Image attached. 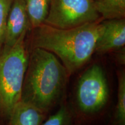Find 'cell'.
<instances>
[{
  "mask_svg": "<svg viewBox=\"0 0 125 125\" xmlns=\"http://www.w3.org/2000/svg\"><path fill=\"white\" fill-rule=\"evenodd\" d=\"M103 29L97 41L94 53L105 54L125 48V18L104 20Z\"/></svg>",
  "mask_w": 125,
  "mask_h": 125,
  "instance_id": "cell-7",
  "label": "cell"
},
{
  "mask_svg": "<svg viewBox=\"0 0 125 125\" xmlns=\"http://www.w3.org/2000/svg\"><path fill=\"white\" fill-rule=\"evenodd\" d=\"M13 0H0V52L4 45L6 25Z\"/></svg>",
  "mask_w": 125,
  "mask_h": 125,
  "instance_id": "cell-13",
  "label": "cell"
},
{
  "mask_svg": "<svg viewBox=\"0 0 125 125\" xmlns=\"http://www.w3.org/2000/svg\"><path fill=\"white\" fill-rule=\"evenodd\" d=\"M118 97L112 125H125V73L120 71L118 75Z\"/></svg>",
  "mask_w": 125,
  "mask_h": 125,
  "instance_id": "cell-11",
  "label": "cell"
},
{
  "mask_svg": "<svg viewBox=\"0 0 125 125\" xmlns=\"http://www.w3.org/2000/svg\"><path fill=\"white\" fill-rule=\"evenodd\" d=\"M24 31L10 49L0 52V116L8 119L21 100L23 80L29 61Z\"/></svg>",
  "mask_w": 125,
  "mask_h": 125,
  "instance_id": "cell-3",
  "label": "cell"
},
{
  "mask_svg": "<svg viewBox=\"0 0 125 125\" xmlns=\"http://www.w3.org/2000/svg\"><path fill=\"white\" fill-rule=\"evenodd\" d=\"M101 21L62 29L45 23L31 29V48L46 50L57 56L69 75L86 64L94 53L103 29Z\"/></svg>",
  "mask_w": 125,
  "mask_h": 125,
  "instance_id": "cell-1",
  "label": "cell"
},
{
  "mask_svg": "<svg viewBox=\"0 0 125 125\" xmlns=\"http://www.w3.org/2000/svg\"><path fill=\"white\" fill-rule=\"evenodd\" d=\"M103 20L125 18V0H93Z\"/></svg>",
  "mask_w": 125,
  "mask_h": 125,
  "instance_id": "cell-9",
  "label": "cell"
},
{
  "mask_svg": "<svg viewBox=\"0 0 125 125\" xmlns=\"http://www.w3.org/2000/svg\"><path fill=\"white\" fill-rule=\"evenodd\" d=\"M46 114L33 105L20 100L8 118V125H42Z\"/></svg>",
  "mask_w": 125,
  "mask_h": 125,
  "instance_id": "cell-8",
  "label": "cell"
},
{
  "mask_svg": "<svg viewBox=\"0 0 125 125\" xmlns=\"http://www.w3.org/2000/svg\"><path fill=\"white\" fill-rule=\"evenodd\" d=\"M69 75L53 53L32 48L23 80L21 101L47 114L63 95Z\"/></svg>",
  "mask_w": 125,
  "mask_h": 125,
  "instance_id": "cell-2",
  "label": "cell"
},
{
  "mask_svg": "<svg viewBox=\"0 0 125 125\" xmlns=\"http://www.w3.org/2000/svg\"><path fill=\"white\" fill-rule=\"evenodd\" d=\"M31 30L29 15L23 0H13L9 9L2 50L11 48L26 31Z\"/></svg>",
  "mask_w": 125,
  "mask_h": 125,
  "instance_id": "cell-6",
  "label": "cell"
},
{
  "mask_svg": "<svg viewBox=\"0 0 125 125\" xmlns=\"http://www.w3.org/2000/svg\"><path fill=\"white\" fill-rule=\"evenodd\" d=\"M42 125H74V118L69 109L66 106L62 105Z\"/></svg>",
  "mask_w": 125,
  "mask_h": 125,
  "instance_id": "cell-12",
  "label": "cell"
},
{
  "mask_svg": "<svg viewBox=\"0 0 125 125\" xmlns=\"http://www.w3.org/2000/svg\"><path fill=\"white\" fill-rule=\"evenodd\" d=\"M124 48L122 49V52H121V53H119L118 56H117L118 57V62H120L122 64H123V62L125 63V50L123 51V52H122Z\"/></svg>",
  "mask_w": 125,
  "mask_h": 125,
  "instance_id": "cell-14",
  "label": "cell"
},
{
  "mask_svg": "<svg viewBox=\"0 0 125 125\" xmlns=\"http://www.w3.org/2000/svg\"><path fill=\"white\" fill-rule=\"evenodd\" d=\"M29 15L31 30L43 24L49 12L51 0H23Z\"/></svg>",
  "mask_w": 125,
  "mask_h": 125,
  "instance_id": "cell-10",
  "label": "cell"
},
{
  "mask_svg": "<svg viewBox=\"0 0 125 125\" xmlns=\"http://www.w3.org/2000/svg\"><path fill=\"white\" fill-rule=\"evenodd\" d=\"M103 20L93 0H51L44 23L62 29Z\"/></svg>",
  "mask_w": 125,
  "mask_h": 125,
  "instance_id": "cell-5",
  "label": "cell"
},
{
  "mask_svg": "<svg viewBox=\"0 0 125 125\" xmlns=\"http://www.w3.org/2000/svg\"><path fill=\"white\" fill-rule=\"evenodd\" d=\"M109 89L104 70L93 64L83 73L78 81L76 100L80 112L85 116L97 114L108 101Z\"/></svg>",
  "mask_w": 125,
  "mask_h": 125,
  "instance_id": "cell-4",
  "label": "cell"
}]
</instances>
